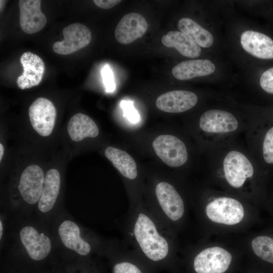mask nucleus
<instances>
[{
  "label": "nucleus",
  "instance_id": "7c9ffc66",
  "mask_svg": "<svg viewBox=\"0 0 273 273\" xmlns=\"http://www.w3.org/2000/svg\"><path fill=\"white\" fill-rule=\"evenodd\" d=\"M4 153V148L3 145L1 143L0 144V161H2V159Z\"/></svg>",
  "mask_w": 273,
  "mask_h": 273
},
{
  "label": "nucleus",
  "instance_id": "9b49d317",
  "mask_svg": "<svg viewBox=\"0 0 273 273\" xmlns=\"http://www.w3.org/2000/svg\"><path fill=\"white\" fill-rule=\"evenodd\" d=\"M19 236L22 244L32 259L42 260L51 252L50 239L44 234L38 233L33 227L24 226L20 231Z\"/></svg>",
  "mask_w": 273,
  "mask_h": 273
},
{
  "label": "nucleus",
  "instance_id": "cd10ccee",
  "mask_svg": "<svg viewBox=\"0 0 273 273\" xmlns=\"http://www.w3.org/2000/svg\"><path fill=\"white\" fill-rule=\"evenodd\" d=\"M102 76L107 92H113L115 89L113 72L109 65L104 66L102 70Z\"/></svg>",
  "mask_w": 273,
  "mask_h": 273
},
{
  "label": "nucleus",
  "instance_id": "4be33fe9",
  "mask_svg": "<svg viewBox=\"0 0 273 273\" xmlns=\"http://www.w3.org/2000/svg\"><path fill=\"white\" fill-rule=\"evenodd\" d=\"M105 155L123 176L129 179L136 178L138 174L136 163L127 152L108 147L105 151Z\"/></svg>",
  "mask_w": 273,
  "mask_h": 273
},
{
  "label": "nucleus",
  "instance_id": "bb28decb",
  "mask_svg": "<svg viewBox=\"0 0 273 273\" xmlns=\"http://www.w3.org/2000/svg\"><path fill=\"white\" fill-rule=\"evenodd\" d=\"M261 88L266 92L273 94V67L264 71L260 79Z\"/></svg>",
  "mask_w": 273,
  "mask_h": 273
},
{
  "label": "nucleus",
  "instance_id": "c85d7f7f",
  "mask_svg": "<svg viewBox=\"0 0 273 273\" xmlns=\"http://www.w3.org/2000/svg\"><path fill=\"white\" fill-rule=\"evenodd\" d=\"M113 273H142L134 264L128 262L116 264L113 267Z\"/></svg>",
  "mask_w": 273,
  "mask_h": 273
},
{
  "label": "nucleus",
  "instance_id": "c756f323",
  "mask_svg": "<svg viewBox=\"0 0 273 273\" xmlns=\"http://www.w3.org/2000/svg\"><path fill=\"white\" fill-rule=\"evenodd\" d=\"M94 3L96 6L98 7L103 9H110L119 3H120L121 1L119 0H94L93 1Z\"/></svg>",
  "mask_w": 273,
  "mask_h": 273
},
{
  "label": "nucleus",
  "instance_id": "2f4dec72",
  "mask_svg": "<svg viewBox=\"0 0 273 273\" xmlns=\"http://www.w3.org/2000/svg\"><path fill=\"white\" fill-rule=\"evenodd\" d=\"M3 231V224H2V221L0 220V239H1L2 237Z\"/></svg>",
  "mask_w": 273,
  "mask_h": 273
},
{
  "label": "nucleus",
  "instance_id": "6ab92c4d",
  "mask_svg": "<svg viewBox=\"0 0 273 273\" xmlns=\"http://www.w3.org/2000/svg\"><path fill=\"white\" fill-rule=\"evenodd\" d=\"M60 183L61 177L58 170L53 168L46 172L38 202V207L41 212L46 213L53 208L59 193Z\"/></svg>",
  "mask_w": 273,
  "mask_h": 273
},
{
  "label": "nucleus",
  "instance_id": "393cba45",
  "mask_svg": "<svg viewBox=\"0 0 273 273\" xmlns=\"http://www.w3.org/2000/svg\"><path fill=\"white\" fill-rule=\"evenodd\" d=\"M262 150L265 162L273 164V127L269 129L265 134Z\"/></svg>",
  "mask_w": 273,
  "mask_h": 273
},
{
  "label": "nucleus",
  "instance_id": "f257e3e1",
  "mask_svg": "<svg viewBox=\"0 0 273 273\" xmlns=\"http://www.w3.org/2000/svg\"><path fill=\"white\" fill-rule=\"evenodd\" d=\"M134 234L140 248L148 258L157 261L166 257L169 250L167 241L159 234L149 217L142 213L139 214L134 226Z\"/></svg>",
  "mask_w": 273,
  "mask_h": 273
},
{
  "label": "nucleus",
  "instance_id": "6e6552de",
  "mask_svg": "<svg viewBox=\"0 0 273 273\" xmlns=\"http://www.w3.org/2000/svg\"><path fill=\"white\" fill-rule=\"evenodd\" d=\"M44 172L37 165L27 166L21 174L18 189L26 203L34 204L38 202L43 185Z\"/></svg>",
  "mask_w": 273,
  "mask_h": 273
},
{
  "label": "nucleus",
  "instance_id": "20e7f679",
  "mask_svg": "<svg viewBox=\"0 0 273 273\" xmlns=\"http://www.w3.org/2000/svg\"><path fill=\"white\" fill-rule=\"evenodd\" d=\"M29 117L33 129L41 136H47L53 131L56 117L53 103L45 98L36 99L30 106Z\"/></svg>",
  "mask_w": 273,
  "mask_h": 273
},
{
  "label": "nucleus",
  "instance_id": "5701e85b",
  "mask_svg": "<svg viewBox=\"0 0 273 273\" xmlns=\"http://www.w3.org/2000/svg\"><path fill=\"white\" fill-rule=\"evenodd\" d=\"M177 28L200 47L209 48L213 44L211 33L190 18H181L178 21Z\"/></svg>",
  "mask_w": 273,
  "mask_h": 273
},
{
  "label": "nucleus",
  "instance_id": "f03ea898",
  "mask_svg": "<svg viewBox=\"0 0 273 273\" xmlns=\"http://www.w3.org/2000/svg\"><path fill=\"white\" fill-rule=\"evenodd\" d=\"M206 213L211 221L230 225L242 220L244 210L238 200L229 197H219L207 204Z\"/></svg>",
  "mask_w": 273,
  "mask_h": 273
},
{
  "label": "nucleus",
  "instance_id": "412c9836",
  "mask_svg": "<svg viewBox=\"0 0 273 273\" xmlns=\"http://www.w3.org/2000/svg\"><path fill=\"white\" fill-rule=\"evenodd\" d=\"M161 41L165 47L175 48L185 57L195 58L201 55V48L180 31H169L163 36Z\"/></svg>",
  "mask_w": 273,
  "mask_h": 273
},
{
  "label": "nucleus",
  "instance_id": "dca6fc26",
  "mask_svg": "<svg viewBox=\"0 0 273 273\" xmlns=\"http://www.w3.org/2000/svg\"><path fill=\"white\" fill-rule=\"evenodd\" d=\"M243 49L262 59H273V40L267 35L253 30L244 31L240 38Z\"/></svg>",
  "mask_w": 273,
  "mask_h": 273
},
{
  "label": "nucleus",
  "instance_id": "0eeeda50",
  "mask_svg": "<svg viewBox=\"0 0 273 273\" xmlns=\"http://www.w3.org/2000/svg\"><path fill=\"white\" fill-rule=\"evenodd\" d=\"M225 178L228 183L236 188L242 187L246 178L254 173L253 167L248 158L242 153L231 151L223 162Z\"/></svg>",
  "mask_w": 273,
  "mask_h": 273
},
{
  "label": "nucleus",
  "instance_id": "39448f33",
  "mask_svg": "<svg viewBox=\"0 0 273 273\" xmlns=\"http://www.w3.org/2000/svg\"><path fill=\"white\" fill-rule=\"evenodd\" d=\"M232 258L231 254L221 247L208 248L195 257L194 268L197 273H223L228 269Z\"/></svg>",
  "mask_w": 273,
  "mask_h": 273
},
{
  "label": "nucleus",
  "instance_id": "a211bd4d",
  "mask_svg": "<svg viewBox=\"0 0 273 273\" xmlns=\"http://www.w3.org/2000/svg\"><path fill=\"white\" fill-rule=\"evenodd\" d=\"M60 239L67 248L75 251L80 255L89 254L90 245L80 236L79 226L74 222L66 220L63 221L58 229Z\"/></svg>",
  "mask_w": 273,
  "mask_h": 273
},
{
  "label": "nucleus",
  "instance_id": "9d476101",
  "mask_svg": "<svg viewBox=\"0 0 273 273\" xmlns=\"http://www.w3.org/2000/svg\"><path fill=\"white\" fill-rule=\"evenodd\" d=\"M157 200L165 215L171 220L177 221L184 215V201L175 188L170 184L162 181L155 189Z\"/></svg>",
  "mask_w": 273,
  "mask_h": 273
},
{
  "label": "nucleus",
  "instance_id": "423d86ee",
  "mask_svg": "<svg viewBox=\"0 0 273 273\" xmlns=\"http://www.w3.org/2000/svg\"><path fill=\"white\" fill-rule=\"evenodd\" d=\"M62 33L64 39L54 42L53 46V51L60 55L72 54L87 46L92 39L90 29L79 23L65 27Z\"/></svg>",
  "mask_w": 273,
  "mask_h": 273
},
{
  "label": "nucleus",
  "instance_id": "ddd939ff",
  "mask_svg": "<svg viewBox=\"0 0 273 273\" xmlns=\"http://www.w3.org/2000/svg\"><path fill=\"white\" fill-rule=\"evenodd\" d=\"M20 62L23 72L17 78L18 87L24 89L38 85L41 81L45 70L41 58L30 52H26L21 55Z\"/></svg>",
  "mask_w": 273,
  "mask_h": 273
},
{
  "label": "nucleus",
  "instance_id": "f3484780",
  "mask_svg": "<svg viewBox=\"0 0 273 273\" xmlns=\"http://www.w3.org/2000/svg\"><path fill=\"white\" fill-rule=\"evenodd\" d=\"M215 69V65L209 60H191L181 62L174 66L172 73L178 80H187L209 75Z\"/></svg>",
  "mask_w": 273,
  "mask_h": 273
},
{
  "label": "nucleus",
  "instance_id": "aec40b11",
  "mask_svg": "<svg viewBox=\"0 0 273 273\" xmlns=\"http://www.w3.org/2000/svg\"><path fill=\"white\" fill-rule=\"evenodd\" d=\"M67 131L70 138L79 142L87 137L95 138L99 130L94 121L88 116L78 113L74 115L67 124Z\"/></svg>",
  "mask_w": 273,
  "mask_h": 273
},
{
  "label": "nucleus",
  "instance_id": "4468645a",
  "mask_svg": "<svg viewBox=\"0 0 273 273\" xmlns=\"http://www.w3.org/2000/svg\"><path fill=\"white\" fill-rule=\"evenodd\" d=\"M198 98L194 93L182 90L167 92L159 96L156 101V107L161 111L168 113H180L186 111L197 104Z\"/></svg>",
  "mask_w": 273,
  "mask_h": 273
},
{
  "label": "nucleus",
  "instance_id": "1a4fd4ad",
  "mask_svg": "<svg viewBox=\"0 0 273 273\" xmlns=\"http://www.w3.org/2000/svg\"><path fill=\"white\" fill-rule=\"evenodd\" d=\"M148 27L147 21L142 15L129 13L125 14L117 24L115 37L118 42L127 44L142 37Z\"/></svg>",
  "mask_w": 273,
  "mask_h": 273
},
{
  "label": "nucleus",
  "instance_id": "b1692460",
  "mask_svg": "<svg viewBox=\"0 0 273 273\" xmlns=\"http://www.w3.org/2000/svg\"><path fill=\"white\" fill-rule=\"evenodd\" d=\"M251 246L257 256L273 263V239L267 236H258L252 241Z\"/></svg>",
  "mask_w": 273,
  "mask_h": 273
},
{
  "label": "nucleus",
  "instance_id": "2eb2a0df",
  "mask_svg": "<svg viewBox=\"0 0 273 273\" xmlns=\"http://www.w3.org/2000/svg\"><path fill=\"white\" fill-rule=\"evenodd\" d=\"M199 126L206 132L226 133L236 130L238 122L234 116L228 111L210 110L201 116Z\"/></svg>",
  "mask_w": 273,
  "mask_h": 273
},
{
  "label": "nucleus",
  "instance_id": "f8f14e48",
  "mask_svg": "<svg viewBox=\"0 0 273 273\" xmlns=\"http://www.w3.org/2000/svg\"><path fill=\"white\" fill-rule=\"evenodd\" d=\"M40 0H20V24L27 34L35 33L43 28L47 18L40 9Z\"/></svg>",
  "mask_w": 273,
  "mask_h": 273
},
{
  "label": "nucleus",
  "instance_id": "a878e982",
  "mask_svg": "<svg viewBox=\"0 0 273 273\" xmlns=\"http://www.w3.org/2000/svg\"><path fill=\"white\" fill-rule=\"evenodd\" d=\"M120 105L123 110V116L126 117L129 121L133 123H136L139 121L140 116L134 108L132 102L123 100L121 102Z\"/></svg>",
  "mask_w": 273,
  "mask_h": 273
},
{
  "label": "nucleus",
  "instance_id": "7ed1b4c3",
  "mask_svg": "<svg viewBox=\"0 0 273 273\" xmlns=\"http://www.w3.org/2000/svg\"><path fill=\"white\" fill-rule=\"evenodd\" d=\"M152 146L156 154L169 166H180L188 159L186 145L183 141L174 135H159L153 141Z\"/></svg>",
  "mask_w": 273,
  "mask_h": 273
}]
</instances>
